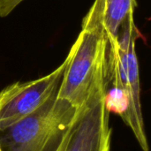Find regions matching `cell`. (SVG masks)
I'll return each mask as SVG.
<instances>
[{
	"label": "cell",
	"mask_w": 151,
	"mask_h": 151,
	"mask_svg": "<svg viewBox=\"0 0 151 151\" xmlns=\"http://www.w3.org/2000/svg\"><path fill=\"white\" fill-rule=\"evenodd\" d=\"M138 33L134 19L122 27L117 37L107 33V83L113 91L123 96L125 107L120 116L131 128L142 150L149 151L142 111L140 73L135 47Z\"/></svg>",
	"instance_id": "6da1fadb"
},
{
	"label": "cell",
	"mask_w": 151,
	"mask_h": 151,
	"mask_svg": "<svg viewBox=\"0 0 151 151\" xmlns=\"http://www.w3.org/2000/svg\"><path fill=\"white\" fill-rule=\"evenodd\" d=\"M78 109L52 96L35 111L0 131L2 151H59Z\"/></svg>",
	"instance_id": "7a4b0ae2"
},
{
	"label": "cell",
	"mask_w": 151,
	"mask_h": 151,
	"mask_svg": "<svg viewBox=\"0 0 151 151\" xmlns=\"http://www.w3.org/2000/svg\"><path fill=\"white\" fill-rule=\"evenodd\" d=\"M67 65V58L53 72L42 78L26 82H15L0 91V131L25 119L58 89Z\"/></svg>",
	"instance_id": "3957f363"
},
{
	"label": "cell",
	"mask_w": 151,
	"mask_h": 151,
	"mask_svg": "<svg viewBox=\"0 0 151 151\" xmlns=\"http://www.w3.org/2000/svg\"><path fill=\"white\" fill-rule=\"evenodd\" d=\"M108 88L94 93L78 109L69 134L59 151H110L111 129Z\"/></svg>",
	"instance_id": "277c9868"
},
{
	"label": "cell",
	"mask_w": 151,
	"mask_h": 151,
	"mask_svg": "<svg viewBox=\"0 0 151 151\" xmlns=\"http://www.w3.org/2000/svg\"><path fill=\"white\" fill-rule=\"evenodd\" d=\"M135 0H104V25L108 34L117 37L122 27L132 19Z\"/></svg>",
	"instance_id": "5b68a950"
},
{
	"label": "cell",
	"mask_w": 151,
	"mask_h": 151,
	"mask_svg": "<svg viewBox=\"0 0 151 151\" xmlns=\"http://www.w3.org/2000/svg\"><path fill=\"white\" fill-rule=\"evenodd\" d=\"M23 0H0V17H6Z\"/></svg>",
	"instance_id": "8992f818"
},
{
	"label": "cell",
	"mask_w": 151,
	"mask_h": 151,
	"mask_svg": "<svg viewBox=\"0 0 151 151\" xmlns=\"http://www.w3.org/2000/svg\"><path fill=\"white\" fill-rule=\"evenodd\" d=\"M0 151H2V150H1V148H0Z\"/></svg>",
	"instance_id": "52a82bcc"
}]
</instances>
